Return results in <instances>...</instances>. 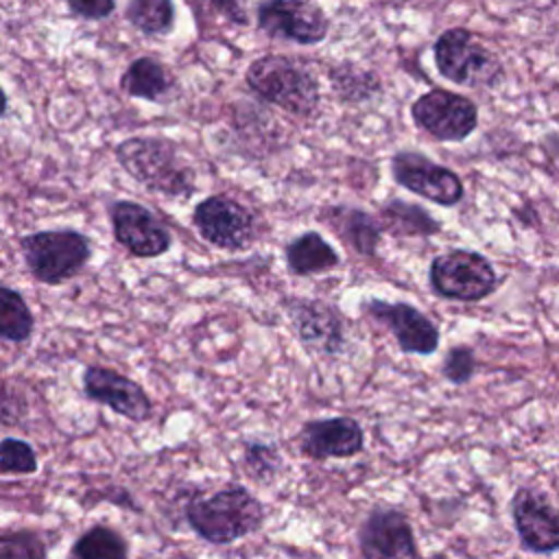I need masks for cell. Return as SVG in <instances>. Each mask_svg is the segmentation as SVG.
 <instances>
[{"mask_svg": "<svg viewBox=\"0 0 559 559\" xmlns=\"http://www.w3.org/2000/svg\"><path fill=\"white\" fill-rule=\"evenodd\" d=\"M68 559H129V542L116 528L94 524L72 542Z\"/></svg>", "mask_w": 559, "mask_h": 559, "instance_id": "25", "label": "cell"}, {"mask_svg": "<svg viewBox=\"0 0 559 559\" xmlns=\"http://www.w3.org/2000/svg\"><path fill=\"white\" fill-rule=\"evenodd\" d=\"M192 227L221 251H245L260 234L258 214L227 192L207 194L192 207Z\"/></svg>", "mask_w": 559, "mask_h": 559, "instance_id": "7", "label": "cell"}, {"mask_svg": "<svg viewBox=\"0 0 559 559\" xmlns=\"http://www.w3.org/2000/svg\"><path fill=\"white\" fill-rule=\"evenodd\" d=\"M317 221L325 225L356 255L373 258L382 242V227L376 214L347 203H328L319 207Z\"/></svg>", "mask_w": 559, "mask_h": 559, "instance_id": "18", "label": "cell"}, {"mask_svg": "<svg viewBox=\"0 0 559 559\" xmlns=\"http://www.w3.org/2000/svg\"><path fill=\"white\" fill-rule=\"evenodd\" d=\"M476 373V354L469 345H452L443 354L441 360V376L450 384H467Z\"/></svg>", "mask_w": 559, "mask_h": 559, "instance_id": "31", "label": "cell"}, {"mask_svg": "<svg viewBox=\"0 0 559 559\" xmlns=\"http://www.w3.org/2000/svg\"><path fill=\"white\" fill-rule=\"evenodd\" d=\"M511 520L522 550L552 555L559 548V515L542 489L520 485L511 496Z\"/></svg>", "mask_w": 559, "mask_h": 559, "instance_id": "15", "label": "cell"}, {"mask_svg": "<svg viewBox=\"0 0 559 559\" xmlns=\"http://www.w3.org/2000/svg\"><path fill=\"white\" fill-rule=\"evenodd\" d=\"M183 518L203 542L227 546L262 526L264 507L245 485L229 483L210 496L192 498L183 507Z\"/></svg>", "mask_w": 559, "mask_h": 559, "instance_id": "3", "label": "cell"}, {"mask_svg": "<svg viewBox=\"0 0 559 559\" xmlns=\"http://www.w3.org/2000/svg\"><path fill=\"white\" fill-rule=\"evenodd\" d=\"M39 469L35 448L26 439H0V474L2 476H31Z\"/></svg>", "mask_w": 559, "mask_h": 559, "instance_id": "29", "label": "cell"}, {"mask_svg": "<svg viewBox=\"0 0 559 559\" xmlns=\"http://www.w3.org/2000/svg\"><path fill=\"white\" fill-rule=\"evenodd\" d=\"M35 334V314L26 297L11 284L0 282V341L26 345Z\"/></svg>", "mask_w": 559, "mask_h": 559, "instance_id": "22", "label": "cell"}, {"mask_svg": "<svg viewBox=\"0 0 559 559\" xmlns=\"http://www.w3.org/2000/svg\"><path fill=\"white\" fill-rule=\"evenodd\" d=\"M118 166L142 188L166 199H190L197 192V170L181 148L162 135H131L116 144Z\"/></svg>", "mask_w": 559, "mask_h": 559, "instance_id": "1", "label": "cell"}, {"mask_svg": "<svg viewBox=\"0 0 559 559\" xmlns=\"http://www.w3.org/2000/svg\"><path fill=\"white\" fill-rule=\"evenodd\" d=\"M362 559H419L413 526L404 511L376 504L358 526Z\"/></svg>", "mask_w": 559, "mask_h": 559, "instance_id": "16", "label": "cell"}, {"mask_svg": "<svg viewBox=\"0 0 559 559\" xmlns=\"http://www.w3.org/2000/svg\"><path fill=\"white\" fill-rule=\"evenodd\" d=\"M411 120L437 142H463L478 129V105L445 87H430L411 103Z\"/></svg>", "mask_w": 559, "mask_h": 559, "instance_id": "8", "label": "cell"}, {"mask_svg": "<svg viewBox=\"0 0 559 559\" xmlns=\"http://www.w3.org/2000/svg\"><path fill=\"white\" fill-rule=\"evenodd\" d=\"M242 467L258 483H271L282 467L280 450L266 441L242 443Z\"/></svg>", "mask_w": 559, "mask_h": 559, "instance_id": "28", "label": "cell"}, {"mask_svg": "<svg viewBox=\"0 0 559 559\" xmlns=\"http://www.w3.org/2000/svg\"><path fill=\"white\" fill-rule=\"evenodd\" d=\"M299 452L312 461L349 459L365 450V430L349 415L308 419L297 435Z\"/></svg>", "mask_w": 559, "mask_h": 559, "instance_id": "17", "label": "cell"}, {"mask_svg": "<svg viewBox=\"0 0 559 559\" xmlns=\"http://www.w3.org/2000/svg\"><path fill=\"white\" fill-rule=\"evenodd\" d=\"M114 240L133 258H159L170 251L173 236L162 218L146 205L131 199L107 203Z\"/></svg>", "mask_w": 559, "mask_h": 559, "instance_id": "12", "label": "cell"}, {"mask_svg": "<svg viewBox=\"0 0 559 559\" xmlns=\"http://www.w3.org/2000/svg\"><path fill=\"white\" fill-rule=\"evenodd\" d=\"M360 312L386 328L402 354L432 356L439 349V325L408 301H389L369 297L360 301Z\"/></svg>", "mask_w": 559, "mask_h": 559, "instance_id": "10", "label": "cell"}, {"mask_svg": "<svg viewBox=\"0 0 559 559\" xmlns=\"http://www.w3.org/2000/svg\"><path fill=\"white\" fill-rule=\"evenodd\" d=\"M380 4H384V7H391V9H400V7H404V4H408L411 0H378Z\"/></svg>", "mask_w": 559, "mask_h": 559, "instance_id": "34", "label": "cell"}, {"mask_svg": "<svg viewBox=\"0 0 559 559\" xmlns=\"http://www.w3.org/2000/svg\"><path fill=\"white\" fill-rule=\"evenodd\" d=\"M203 37L216 31H240L249 26L247 0H188Z\"/></svg>", "mask_w": 559, "mask_h": 559, "instance_id": "23", "label": "cell"}, {"mask_svg": "<svg viewBox=\"0 0 559 559\" xmlns=\"http://www.w3.org/2000/svg\"><path fill=\"white\" fill-rule=\"evenodd\" d=\"M441 79L461 87H498L504 81L502 59L469 28H445L432 44Z\"/></svg>", "mask_w": 559, "mask_h": 559, "instance_id": "5", "label": "cell"}, {"mask_svg": "<svg viewBox=\"0 0 559 559\" xmlns=\"http://www.w3.org/2000/svg\"><path fill=\"white\" fill-rule=\"evenodd\" d=\"M120 92H124L131 98H140L146 103H170L177 98V76L157 59L151 55H142L129 61V66L122 70L118 79Z\"/></svg>", "mask_w": 559, "mask_h": 559, "instance_id": "19", "label": "cell"}, {"mask_svg": "<svg viewBox=\"0 0 559 559\" xmlns=\"http://www.w3.org/2000/svg\"><path fill=\"white\" fill-rule=\"evenodd\" d=\"M330 87L341 103L358 105L382 92V83L376 72L360 68L354 61H341L330 70Z\"/></svg>", "mask_w": 559, "mask_h": 559, "instance_id": "24", "label": "cell"}, {"mask_svg": "<svg viewBox=\"0 0 559 559\" xmlns=\"http://www.w3.org/2000/svg\"><path fill=\"white\" fill-rule=\"evenodd\" d=\"M70 15L83 22H103L114 15L116 0H63Z\"/></svg>", "mask_w": 559, "mask_h": 559, "instance_id": "32", "label": "cell"}, {"mask_svg": "<svg viewBox=\"0 0 559 559\" xmlns=\"http://www.w3.org/2000/svg\"><path fill=\"white\" fill-rule=\"evenodd\" d=\"M249 92L290 116L312 118L321 105V85L308 63L290 55L255 57L245 70Z\"/></svg>", "mask_w": 559, "mask_h": 559, "instance_id": "2", "label": "cell"}, {"mask_svg": "<svg viewBox=\"0 0 559 559\" xmlns=\"http://www.w3.org/2000/svg\"><path fill=\"white\" fill-rule=\"evenodd\" d=\"M124 20L144 37L173 33L177 9L173 0H127Z\"/></svg>", "mask_w": 559, "mask_h": 559, "instance_id": "26", "label": "cell"}, {"mask_svg": "<svg viewBox=\"0 0 559 559\" xmlns=\"http://www.w3.org/2000/svg\"><path fill=\"white\" fill-rule=\"evenodd\" d=\"M83 395L111 413L142 424L153 415V402L144 386L107 365H85L81 371Z\"/></svg>", "mask_w": 559, "mask_h": 559, "instance_id": "14", "label": "cell"}, {"mask_svg": "<svg viewBox=\"0 0 559 559\" xmlns=\"http://www.w3.org/2000/svg\"><path fill=\"white\" fill-rule=\"evenodd\" d=\"M500 277L493 262L476 249H448L428 264L430 290L448 301L476 304L496 293Z\"/></svg>", "mask_w": 559, "mask_h": 559, "instance_id": "6", "label": "cell"}, {"mask_svg": "<svg viewBox=\"0 0 559 559\" xmlns=\"http://www.w3.org/2000/svg\"><path fill=\"white\" fill-rule=\"evenodd\" d=\"M389 168L393 181L400 188L441 207H454L465 197L463 179L452 168L430 159L419 151L393 153Z\"/></svg>", "mask_w": 559, "mask_h": 559, "instance_id": "11", "label": "cell"}, {"mask_svg": "<svg viewBox=\"0 0 559 559\" xmlns=\"http://www.w3.org/2000/svg\"><path fill=\"white\" fill-rule=\"evenodd\" d=\"M284 310L306 352L330 358L345 349V321L334 304L317 297H286Z\"/></svg>", "mask_w": 559, "mask_h": 559, "instance_id": "13", "label": "cell"}, {"mask_svg": "<svg viewBox=\"0 0 559 559\" xmlns=\"http://www.w3.org/2000/svg\"><path fill=\"white\" fill-rule=\"evenodd\" d=\"M28 415L24 386L15 380L0 378V428H17Z\"/></svg>", "mask_w": 559, "mask_h": 559, "instance_id": "30", "label": "cell"}, {"mask_svg": "<svg viewBox=\"0 0 559 559\" xmlns=\"http://www.w3.org/2000/svg\"><path fill=\"white\" fill-rule=\"evenodd\" d=\"M255 26L271 39L297 46H317L330 33V17L312 0H260Z\"/></svg>", "mask_w": 559, "mask_h": 559, "instance_id": "9", "label": "cell"}, {"mask_svg": "<svg viewBox=\"0 0 559 559\" xmlns=\"http://www.w3.org/2000/svg\"><path fill=\"white\" fill-rule=\"evenodd\" d=\"M48 544L41 533L33 528L0 531V559H46Z\"/></svg>", "mask_w": 559, "mask_h": 559, "instance_id": "27", "label": "cell"}, {"mask_svg": "<svg viewBox=\"0 0 559 559\" xmlns=\"http://www.w3.org/2000/svg\"><path fill=\"white\" fill-rule=\"evenodd\" d=\"M284 262L290 275L312 277L341 264L338 251L314 229H306L284 247Z\"/></svg>", "mask_w": 559, "mask_h": 559, "instance_id": "21", "label": "cell"}, {"mask_svg": "<svg viewBox=\"0 0 559 559\" xmlns=\"http://www.w3.org/2000/svg\"><path fill=\"white\" fill-rule=\"evenodd\" d=\"M376 218L382 234L386 231L393 238H430L443 229V225L424 205L397 197L380 203Z\"/></svg>", "mask_w": 559, "mask_h": 559, "instance_id": "20", "label": "cell"}, {"mask_svg": "<svg viewBox=\"0 0 559 559\" xmlns=\"http://www.w3.org/2000/svg\"><path fill=\"white\" fill-rule=\"evenodd\" d=\"M20 253L35 282L61 286L83 273L94 255V245L81 229L52 227L20 236Z\"/></svg>", "mask_w": 559, "mask_h": 559, "instance_id": "4", "label": "cell"}, {"mask_svg": "<svg viewBox=\"0 0 559 559\" xmlns=\"http://www.w3.org/2000/svg\"><path fill=\"white\" fill-rule=\"evenodd\" d=\"M9 107H11V103H9V94H7V90L0 85V120L9 116Z\"/></svg>", "mask_w": 559, "mask_h": 559, "instance_id": "33", "label": "cell"}]
</instances>
